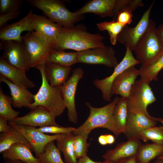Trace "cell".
I'll return each mask as SVG.
<instances>
[{
  "label": "cell",
  "instance_id": "obj_36",
  "mask_svg": "<svg viewBox=\"0 0 163 163\" xmlns=\"http://www.w3.org/2000/svg\"><path fill=\"white\" fill-rule=\"evenodd\" d=\"M23 0H0V15L19 10Z\"/></svg>",
  "mask_w": 163,
  "mask_h": 163
},
{
  "label": "cell",
  "instance_id": "obj_6",
  "mask_svg": "<svg viewBox=\"0 0 163 163\" xmlns=\"http://www.w3.org/2000/svg\"><path fill=\"white\" fill-rule=\"evenodd\" d=\"M149 82L141 78L136 80L128 98L129 111H139L151 119L154 117L149 113L148 106L156 101L151 88Z\"/></svg>",
  "mask_w": 163,
  "mask_h": 163
},
{
  "label": "cell",
  "instance_id": "obj_26",
  "mask_svg": "<svg viewBox=\"0 0 163 163\" xmlns=\"http://www.w3.org/2000/svg\"><path fill=\"white\" fill-rule=\"evenodd\" d=\"M22 143L32 148L30 143L24 135L18 130L10 126L8 131L0 134V153H2L8 149L13 144Z\"/></svg>",
  "mask_w": 163,
  "mask_h": 163
},
{
  "label": "cell",
  "instance_id": "obj_9",
  "mask_svg": "<svg viewBox=\"0 0 163 163\" xmlns=\"http://www.w3.org/2000/svg\"><path fill=\"white\" fill-rule=\"evenodd\" d=\"M126 48V51L124 57L120 62L114 68L112 74L105 78L96 79L93 81L95 86L101 91L102 98L106 101H111L112 97L111 94V86L117 77L126 69L140 63L133 56V52L130 48L127 47Z\"/></svg>",
  "mask_w": 163,
  "mask_h": 163
},
{
  "label": "cell",
  "instance_id": "obj_19",
  "mask_svg": "<svg viewBox=\"0 0 163 163\" xmlns=\"http://www.w3.org/2000/svg\"><path fill=\"white\" fill-rule=\"evenodd\" d=\"M141 145L137 137H132L118 144L115 148L108 150L102 157L105 160L116 162L136 155Z\"/></svg>",
  "mask_w": 163,
  "mask_h": 163
},
{
  "label": "cell",
  "instance_id": "obj_31",
  "mask_svg": "<svg viewBox=\"0 0 163 163\" xmlns=\"http://www.w3.org/2000/svg\"><path fill=\"white\" fill-rule=\"evenodd\" d=\"M37 158L40 163H65L61 156V151L54 141L48 143L44 152Z\"/></svg>",
  "mask_w": 163,
  "mask_h": 163
},
{
  "label": "cell",
  "instance_id": "obj_44",
  "mask_svg": "<svg viewBox=\"0 0 163 163\" xmlns=\"http://www.w3.org/2000/svg\"><path fill=\"white\" fill-rule=\"evenodd\" d=\"M99 143L101 145H105L107 144L106 135H101L98 138Z\"/></svg>",
  "mask_w": 163,
  "mask_h": 163
},
{
  "label": "cell",
  "instance_id": "obj_1",
  "mask_svg": "<svg viewBox=\"0 0 163 163\" xmlns=\"http://www.w3.org/2000/svg\"><path fill=\"white\" fill-rule=\"evenodd\" d=\"M104 37L99 34L88 32L84 25L78 24L71 28L62 27L53 45V49L80 52L104 46Z\"/></svg>",
  "mask_w": 163,
  "mask_h": 163
},
{
  "label": "cell",
  "instance_id": "obj_22",
  "mask_svg": "<svg viewBox=\"0 0 163 163\" xmlns=\"http://www.w3.org/2000/svg\"><path fill=\"white\" fill-rule=\"evenodd\" d=\"M116 2V0H91L75 12L78 15L91 13L102 18L114 17Z\"/></svg>",
  "mask_w": 163,
  "mask_h": 163
},
{
  "label": "cell",
  "instance_id": "obj_47",
  "mask_svg": "<svg viewBox=\"0 0 163 163\" xmlns=\"http://www.w3.org/2000/svg\"><path fill=\"white\" fill-rule=\"evenodd\" d=\"M155 119L156 121H158L161 122L163 125V118H155Z\"/></svg>",
  "mask_w": 163,
  "mask_h": 163
},
{
  "label": "cell",
  "instance_id": "obj_14",
  "mask_svg": "<svg viewBox=\"0 0 163 163\" xmlns=\"http://www.w3.org/2000/svg\"><path fill=\"white\" fill-rule=\"evenodd\" d=\"M55 118L45 107L38 106L31 109L30 111L27 114L16 117L12 121L18 124L34 127L60 126L56 123Z\"/></svg>",
  "mask_w": 163,
  "mask_h": 163
},
{
  "label": "cell",
  "instance_id": "obj_40",
  "mask_svg": "<svg viewBox=\"0 0 163 163\" xmlns=\"http://www.w3.org/2000/svg\"><path fill=\"white\" fill-rule=\"evenodd\" d=\"M8 120L0 117V132L5 133L9 131L10 126L7 123Z\"/></svg>",
  "mask_w": 163,
  "mask_h": 163
},
{
  "label": "cell",
  "instance_id": "obj_25",
  "mask_svg": "<svg viewBox=\"0 0 163 163\" xmlns=\"http://www.w3.org/2000/svg\"><path fill=\"white\" fill-rule=\"evenodd\" d=\"M128 112V98L119 97L113 113L114 124L117 136L125 131Z\"/></svg>",
  "mask_w": 163,
  "mask_h": 163
},
{
  "label": "cell",
  "instance_id": "obj_5",
  "mask_svg": "<svg viewBox=\"0 0 163 163\" xmlns=\"http://www.w3.org/2000/svg\"><path fill=\"white\" fill-rule=\"evenodd\" d=\"M32 6L42 11L46 16L62 27L71 28L84 18L83 15L72 12L58 0H28Z\"/></svg>",
  "mask_w": 163,
  "mask_h": 163
},
{
  "label": "cell",
  "instance_id": "obj_42",
  "mask_svg": "<svg viewBox=\"0 0 163 163\" xmlns=\"http://www.w3.org/2000/svg\"><path fill=\"white\" fill-rule=\"evenodd\" d=\"M77 163H103V161H93L87 155L80 158Z\"/></svg>",
  "mask_w": 163,
  "mask_h": 163
},
{
  "label": "cell",
  "instance_id": "obj_4",
  "mask_svg": "<svg viewBox=\"0 0 163 163\" xmlns=\"http://www.w3.org/2000/svg\"><path fill=\"white\" fill-rule=\"evenodd\" d=\"M133 52L141 66L152 63L163 54V46L155 22L150 19L146 31L136 44Z\"/></svg>",
  "mask_w": 163,
  "mask_h": 163
},
{
  "label": "cell",
  "instance_id": "obj_28",
  "mask_svg": "<svg viewBox=\"0 0 163 163\" xmlns=\"http://www.w3.org/2000/svg\"><path fill=\"white\" fill-rule=\"evenodd\" d=\"M74 135L73 132L66 133L56 141V145L63 154L65 163H77L74 152L73 142Z\"/></svg>",
  "mask_w": 163,
  "mask_h": 163
},
{
  "label": "cell",
  "instance_id": "obj_11",
  "mask_svg": "<svg viewBox=\"0 0 163 163\" xmlns=\"http://www.w3.org/2000/svg\"><path fill=\"white\" fill-rule=\"evenodd\" d=\"M8 122L10 126L18 130L25 137L31 145L37 158L44 152L48 143L61 138L65 134L48 135L38 131L36 127L18 124L12 121Z\"/></svg>",
  "mask_w": 163,
  "mask_h": 163
},
{
  "label": "cell",
  "instance_id": "obj_16",
  "mask_svg": "<svg viewBox=\"0 0 163 163\" xmlns=\"http://www.w3.org/2000/svg\"><path fill=\"white\" fill-rule=\"evenodd\" d=\"M33 14V11L30 10L26 16L18 21L0 28L1 40L22 41L21 34L23 31L32 32L34 30L31 23Z\"/></svg>",
  "mask_w": 163,
  "mask_h": 163
},
{
  "label": "cell",
  "instance_id": "obj_48",
  "mask_svg": "<svg viewBox=\"0 0 163 163\" xmlns=\"http://www.w3.org/2000/svg\"><path fill=\"white\" fill-rule=\"evenodd\" d=\"M154 163H163V159H157Z\"/></svg>",
  "mask_w": 163,
  "mask_h": 163
},
{
  "label": "cell",
  "instance_id": "obj_35",
  "mask_svg": "<svg viewBox=\"0 0 163 163\" xmlns=\"http://www.w3.org/2000/svg\"><path fill=\"white\" fill-rule=\"evenodd\" d=\"M88 135L86 134L74 135L73 145L75 155L77 159L87 155L88 148L90 144V142H87Z\"/></svg>",
  "mask_w": 163,
  "mask_h": 163
},
{
  "label": "cell",
  "instance_id": "obj_46",
  "mask_svg": "<svg viewBox=\"0 0 163 163\" xmlns=\"http://www.w3.org/2000/svg\"><path fill=\"white\" fill-rule=\"evenodd\" d=\"M4 159V163H27L19 160H11L6 159Z\"/></svg>",
  "mask_w": 163,
  "mask_h": 163
},
{
  "label": "cell",
  "instance_id": "obj_29",
  "mask_svg": "<svg viewBox=\"0 0 163 163\" xmlns=\"http://www.w3.org/2000/svg\"><path fill=\"white\" fill-rule=\"evenodd\" d=\"M77 52H67L64 50L53 49L48 58L47 61L61 66L71 67L78 62Z\"/></svg>",
  "mask_w": 163,
  "mask_h": 163
},
{
  "label": "cell",
  "instance_id": "obj_27",
  "mask_svg": "<svg viewBox=\"0 0 163 163\" xmlns=\"http://www.w3.org/2000/svg\"><path fill=\"white\" fill-rule=\"evenodd\" d=\"M163 156V144L141 145L136 155L138 163H149L156 157Z\"/></svg>",
  "mask_w": 163,
  "mask_h": 163
},
{
  "label": "cell",
  "instance_id": "obj_34",
  "mask_svg": "<svg viewBox=\"0 0 163 163\" xmlns=\"http://www.w3.org/2000/svg\"><path fill=\"white\" fill-rule=\"evenodd\" d=\"M97 28L101 31L106 30L110 36L111 44L114 45L117 43L118 35L121 31L124 25L118 22L116 20L110 21H104L97 24Z\"/></svg>",
  "mask_w": 163,
  "mask_h": 163
},
{
  "label": "cell",
  "instance_id": "obj_13",
  "mask_svg": "<svg viewBox=\"0 0 163 163\" xmlns=\"http://www.w3.org/2000/svg\"><path fill=\"white\" fill-rule=\"evenodd\" d=\"M154 2L155 1L152 2L135 27H130L128 25L125 26L117 37V40L126 47H129L132 52L148 28L150 12Z\"/></svg>",
  "mask_w": 163,
  "mask_h": 163
},
{
  "label": "cell",
  "instance_id": "obj_3",
  "mask_svg": "<svg viewBox=\"0 0 163 163\" xmlns=\"http://www.w3.org/2000/svg\"><path fill=\"white\" fill-rule=\"evenodd\" d=\"M119 98L115 97L110 103L100 107H93L89 102H86V105L90 110L89 115L82 125L75 128L73 132L74 134H89L93 129L102 128L109 130L117 136L114 124L113 113Z\"/></svg>",
  "mask_w": 163,
  "mask_h": 163
},
{
  "label": "cell",
  "instance_id": "obj_32",
  "mask_svg": "<svg viewBox=\"0 0 163 163\" xmlns=\"http://www.w3.org/2000/svg\"><path fill=\"white\" fill-rule=\"evenodd\" d=\"M12 104L11 97L4 93L1 86L0 117L7 120L8 121H13L14 118L18 117L20 112L13 109L12 107Z\"/></svg>",
  "mask_w": 163,
  "mask_h": 163
},
{
  "label": "cell",
  "instance_id": "obj_20",
  "mask_svg": "<svg viewBox=\"0 0 163 163\" xmlns=\"http://www.w3.org/2000/svg\"><path fill=\"white\" fill-rule=\"evenodd\" d=\"M25 71L8 63L0 57V75L13 84L27 89L35 87L33 82L27 77Z\"/></svg>",
  "mask_w": 163,
  "mask_h": 163
},
{
  "label": "cell",
  "instance_id": "obj_50",
  "mask_svg": "<svg viewBox=\"0 0 163 163\" xmlns=\"http://www.w3.org/2000/svg\"><path fill=\"white\" fill-rule=\"evenodd\" d=\"M157 159H163V156H160L157 157Z\"/></svg>",
  "mask_w": 163,
  "mask_h": 163
},
{
  "label": "cell",
  "instance_id": "obj_15",
  "mask_svg": "<svg viewBox=\"0 0 163 163\" xmlns=\"http://www.w3.org/2000/svg\"><path fill=\"white\" fill-rule=\"evenodd\" d=\"M139 70L135 66L130 67L122 72L113 81L111 89V94L120 95L128 98L137 77Z\"/></svg>",
  "mask_w": 163,
  "mask_h": 163
},
{
  "label": "cell",
  "instance_id": "obj_10",
  "mask_svg": "<svg viewBox=\"0 0 163 163\" xmlns=\"http://www.w3.org/2000/svg\"><path fill=\"white\" fill-rule=\"evenodd\" d=\"M77 53L79 63L102 65L110 68H114L119 64L116 52L111 46H105Z\"/></svg>",
  "mask_w": 163,
  "mask_h": 163
},
{
  "label": "cell",
  "instance_id": "obj_21",
  "mask_svg": "<svg viewBox=\"0 0 163 163\" xmlns=\"http://www.w3.org/2000/svg\"><path fill=\"white\" fill-rule=\"evenodd\" d=\"M0 81L5 83L9 88L13 106L20 109L26 107L30 109L31 105L34 101V95L27 89L13 84L1 75H0Z\"/></svg>",
  "mask_w": 163,
  "mask_h": 163
},
{
  "label": "cell",
  "instance_id": "obj_17",
  "mask_svg": "<svg viewBox=\"0 0 163 163\" xmlns=\"http://www.w3.org/2000/svg\"><path fill=\"white\" fill-rule=\"evenodd\" d=\"M156 121L155 117L150 118L141 111L128 110L126 127L123 133L128 139L137 137L138 134L141 131L155 126Z\"/></svg>",
  "mask_w": 163,
  "mask_h": 163
},
{
  "label": "cell",
  "instance_id": "obj_18",
  "mask_svg": "<svg viewBox=\"0 0 163 163\" xmlns=\"http://www.w3.org/2000/svg\"><path fill=\"white\" fill-rule=\"evenodd\" d=\"M31 23L36 32L46 40L53 45L62 27L45 16L33 13L31 17Z\"/></svg>",
  "mask_w": 163,
  "mask_h": 163
},
{
  "label": "cell",
  "instance_id": "obj_38",
  "mask_svg": "<svg viewBox=\"0 0 163 163\" xmlns=\"http://www.w3.org/2000/svg\"><path fill=\"white\" fill-rule=\"evenodd\" d=\"M132 12L126 9L121 10L118 13L116 21L124 26L130 24L133 21Z\"/></svg>",
  "mask_w": 163,
  "mask_h": 163
},
{
  "label": "cell",
  "instance_id": "obj_43",
  "mask_svg": "<svg viewBox=\"0 0 163 163\" xmlns=\"http://www.w3.org/2000/svg\"><path fill=\"white\" fill-rule=\"evenodd\" d=\"M158 36L163 46V23L157 28Z\"/></svg>",
  "mask_w": 163,
  "mask_h": 163
},
{
  "label": "cell",
  "instance_id": "obj_33",
  "mask_svg": "<svg viewBox=\"0 0 163 163\" xmlns=\"http://www.w3.org/2000/svg\"><path fill=\"white\" fill-rule=\"evenodd\" d=\"M137 137L145 142L149 140L153 143L163 144V127L154 126L144 129L139 132Z\"/></svg>",
  "mask_w": 163,
  "mask_h": 163
},
{
  "label": "cell",
  "instance_id": "obj_30",
  "mask_svg": "<svg viewBox=\"0 0 163 163\" xmlns=\"http://www.w3.org/2000/svg\"><path fill=\"white\" fill-rule=\"evenodd\" d=\"M163 68V54L149 65L141 66L139 69L140 78L150 82L157 81L158 74Z\"/></svg>",
  "mask_w": 163,
  "mask_h": 163
},
{
  "label": "cell",
  "instance_id": "obj_7",
  "mask_svg": "<svg viewBox=\"0 0 163 163\" xmlns=\"http://www.w3.org/2000/svg\"><path fill=\"white\" fill-rule=\"evenodd\" d=\"M2 56L9 64L27 72L32 67L30 56L23 41H1Z\"/></svg>",
  "mask_w": 163,
  "mask_h": 163
},
{
  "label": "cell",
  "instance_id": "obj_39",
  "mask_svg": "<svg viewBox=\"0 0 163 163\" xmlns=\"http://www.w3.org/2000/svg\"><path fill=\"white\" fill-rule=\"evenodd\" d=\"M20 13V10H16L7 14L0 15V27L1 28L8 21L17 18Z\"/></svg>",
  "mask_w": 163,
  "mask_h": 163
},
{
  "label": "cell",
  "instance_id": "obj_8",
  "mask_svg": "<svg viewBox=\"0 0 163 163\" xmlns=\"http://www.w3.org/2000/svg\"><path fill=\"white\" fill-rule=\"evenodd\" d=\"M21 38L29 54L32 67L45 63L53 45L46 40L36 31L28 32Z\"/></svg>",
  "mask_w": 163,
  "mask_h": 163
},
{
  "label": "cell",
  "instance_id": "obj_23",
  "mask_svg": "<svg viewBox=\"0 0 163 163\" xmlns=\"http://www.w3.org/2000/svg\"><path fill=\"white\" fill-rule=\"evenodd\" d=\"M71 67L64 66L47 61L44 64L46 78L52 87L61 86L68 79Z\"/></svg>",
  "mask_w": 163,
  "mask_h": 163
},
{
  "label": "cell",
  "instance_id": "obj_12",
  "mask_svg": "<svg viewBox=\"0 0 163 163\" xmlns=\"http://www.w3.org/2000/svg\"><path fill=\"white\" fill-rule=\"evenodd\" d=\"M84 71L80 67L75 69L69 79L61 86L63 99L67 109L69 122L75 124L78 121V115L75 102V96L78 85L83 77Z\"/></svg>",
  "mask_w": 163,
  "mask_h": 163
},
{
  "label": "cell",
  "instance_id": "obj_24",
  "mask_svg": "<svg viewBox=\"0 0 163 163\" xmlns=\"http://www.w3.org/2000/svg\"><path fill=\"white\" fill-rule=\"evenodd\" d=\"M31 149L26 144L17 143L2 152L4 159L19 160L27 163H40L38 158L32 153Z\"/></svg>",
  "mask_w": 163,
  "mask_h": 163
},
{
  "label": "cell",
  "instance_id": "obj_2",
  "mask_svg": "<svg viewBox=\"0 0 163 163\" xmlns=\"http://www.w3.org/2000/svg\"><path fill=\"white\" fill-rule=\"evenodd\" d=\"M45 63L35 68L40 71L42 81L38 91L34 95V101L31 105L30 109L38 106H43L56 118L63 113L66 108V105L62 93V86L52 87L47 80L44 71Z\"/></svg>",
  "mask_w": 163,
  "mask_h": 163
},
{
  "label": "cell",
  "instance_id": "obj_45",
  "mask_svg": "<svg viewBox=\"0 0 163 163\" xmlns=\"http://www.w3.org/2000/svg\"><path fill=\"white\" fill-rule=\"evenodd\" d=\"M107 144L111 145L114 143L115 138L111 134H105Z\"/></svg>",
  "mask_w": 163,
  "mask_h": 163
},
{
  "label": "cell",
  "instance_id": "obj_41",
  "mask_svg": "<svg viewBox=\"0 0 163 163\" xmlns=\"http://www.w3.org/2000/svg\"><path fill=\"white\" fill-rule=\"evenodd\" d=\"M116 162L117 163H138L136 155L121 160Z\"/></svg>",
  "mask_w": 163,
  "mask_h": 163
},
{
  "label": "cell",
  "instance_id": "obj_49",
  "mask_svg": "<svg viewBox=\"0 0 163 163\" xmlns=\"http://www.w3.org/2000/svg\"><path fill=\"white\" fill-rule=\"evenodd\" d=\"M103 163H117L116 162L110 161L109 160H105L103 161Z\"/></svg>",
  "mask_w": 163,
  "mask_h": 163
},
{
  "label": "cell",
  "instance_id": "obj_37",
  "mask_svg": "<svg viewBox=\"0 0 163 163\" xmlns=\"http://www.w3.org/2000/svg\"><path fill=\"white\" fill-rule=\"evenodd\" d=\"M75 128L72 127H64L61 126H51L37 128V129L38 131L44 133L59 134L72 133Z\"/></svg>",
  "mask_w": 163,
  "mask_h": 163
}]
</instances>
